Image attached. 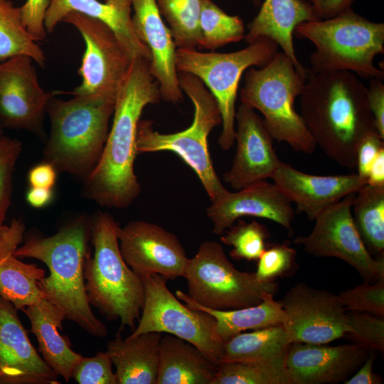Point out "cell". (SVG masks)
Returning a JSON list of instances; mask_svg holds the SVG:
<instances>
[{
  "label": "cell",
  "mask_w": 384,
  "mask_h": 384,
  "mask_svg": "<svg viewBox=\"0 0 384 384\" xmlns=\"http://www.w3.org/2000/svg\"><path fill=\"white\" fill-rule=\"evenodd\" d=\"M160 98L149 61L132 60L117 92L112 124L100 160L82 181L88 199L102 207L123 209L139 196L141 186L134 173L137 126L144 108Z\"/></svg>",
  "instance_id": "6da1fadb"
},
{
  "label": "cell",
  "mask_w": 384,
  "mask_h": 384,
  "mask_svg": "<svg viewBox=\"0 0 384 384\" xmlns=\"http://www.w3.org/2000/svg\"><path fill=\"white\" fill-rule=\"evenodd\" d=\"M299 97L301 116L316 146L338 165L355 168L358 145L377 132L367 87L359 77L346 70L307 68Z\"/></svg>",
  "instance_id": "7a4b0ae2"
},
{
  "label": "cell",
  "mask_w": 384,
  "mask_h": 384,
  "mask_svg": "<svg viewBox=\"0 0 384 384\" xmlns=\"http://www.w3.org/2000/svg\"><path fill=\"white\" fill-rule=\"evenodd\" d=\"M91 223L92 218L83 215L50 236L25 235L14 255L20 259L33 258L44 263L49 274L38 282L43 297L59 308L66 319L91 336L105 338L107 328L91 309L84 277Z\"/></svg>",
  "instance_id": "3957f363"
},
{
  "label": "cell",
  "mask_w": 384,
  "mask_h": 384,
  "mask_svg": "<svg viewBox=\"0 0 384 384\" xmlns=\"http://www.w3.org/2000/svg\"><path fill=\"white\" fill-rule=\"evenodd\" d=\"M69 100L54 98L47 105L50 122L44 161L57 171L84 181L98 163L109 133L115 100L72 94Z\"/></svg>",
  "instance_id": "277c9868"
},
{
  "label": "cell",
  "mask_w": 384,
  "mask_h": 384,
  "mask_svg": "<svg viewBox=\"0 0 384 384\" xmlns=\"http://www.w3.org/2000/svg\"><path fill=\"white\" fill-rule=\"evenodd\" d=\"M119 223L107 212L92 218L90 242L93 247L84 265V277L90 304L108 320L120 321L119 331L135 328L144 303V286L140 276L124 262L120 252Z\"/></svg>",
  "instance_id": "5b68a950"
},
{
  "label": "cell",
  "mask_w": 384,
  "mask_h": 384,
  "mask_svg": "<svg viewBox=\"0 0 384 384\" xmlns=\"http://www.w3.org/2000/svg\"><path fill=\"white\" fill-rule=\"evenodd\" d=\"M316 50L310 55L311 73L350 71L366 79L383 80L373 60L384 53V23L369 21L350 9L336 16L303 22L293 32Z\"/></svg>",
  "instance_id": "8992f818"
},
{
  "label": "cell",
  "mask_w": 384,
  "mask_h": 384,
  "mask_svg": "<svg viewBox=\"0 0 384 384\" xmlns=\"http://www.w3.org/2000/svg\"><path fill=\"white\" fill-rule=\"evenodd\" d=\"M306 78L283 52L265 66L250 68L240 90L241 103L260 111L273 139L288 144L294 151L314 153L316 144L304 121L294 109Z\"/></svg>",
  "instance_id": "52a82bcc"
},
{
  "label": "cell",
  "mask_w": 384,
  "mask_h": 384,
  "mask_svg": "<svg viewBox=\"0 0 384 384\" xmlns=\"http://www.w3.org/2000/svg\"><path fill=\"white\" fill-rule=\"evenodd\" d=\"M182 91L194 107L193 120L184 130L163 134L154 130L150 120L139 122L136 136L137 154L169 151L176 154L192 169L210 201L227 189L218 178L209 152L210 132L221 124L217 102L205 85L196 76L178 73Z\"/></svg>",
  "instance_id": "ba28073f"
},
{
  "label": "cell",
  "mask_w": 384,
  "mask_h": 384,
  "mask_svg": "<svg viewBox=\"0 0 384 384\" xmlns=\"http://www.w3.org/2000/svg\"><path fill=\"white\" fill-rule=\"evenodd\" d=\"M277 48L272 39L260 37L247 47L231 53L176 48L177 72L198 78L217 102L222 124L218 144L223 150L230 149L235 142V101L242 74L251 67L266 65L277 53Z\"/></svg>",
  "instance_id": "9c48e42d"
},
{
  "label": "cell",
  "mask_w": 384,
  "mask_h": 384,
  "mask_svg": "<svg viewBox=\"0 0 384 384\" xmlns=\"http://www.w3.org/2000/svg\"><path fill=\"white\" fill-rule=\"evenodd\" d=\"M183 277L189 297L209 309L230 310L254 306L267 293L275 294L274 280L260 281L255 272L237 270L226 256L223 246L215 241L202 242L188 258Z\"/></svg>",
  "instance_id": "30bf717a"
},
{
  "label": "cell",
  "mask_w": 384,
  "mask_h": 384,
  "mask_svg": "<svg viewBox=\"0 0 384 384\" xmlns=\"http://www.w3.org/2000/svg\"><path fill=\"white\" fill-rule=\"evenodd\" d=\"M144 286V303L130 336L147 332L169 334L196 346L213 363H220L224 341L216 331L215 319L209 313L183 304L159 274L141 276Z\"/></svg>",
  "instance_id": "8fae6325"
},
{
  "label": "cell",
  "mask_w": 384,
  "mask_h": 384,
  "mask_svg": "<svg viewBox=\"0 0 384 384\" xmlns=\"http://www.w3.org/2000/svg\"><path fill=\"white\" fill-rule=\"evenodd\" d=\"M356 193H351L323 211L314 220L311 232L298 236L294 243L306 253L317 257L341 259L366 280H384V260L375 259L364 244L355 225L352 203Z\"/></svg>",
  "instance_id": "7c38bea8"
},
{
  "label": "cell",
  "mask_w": 384,
  "mask_h": 384,
  "mask_svg": "<svg viewBox=\"0 0 384 384\" xmlns=\"http://www.w3.org/2000/svg\"><path fill=\"white\" fill-rule=\"evenodd\" d=\"M63 22L73 26L85 44L78 70L81 83L71 93L115 100L132 60L113 31L103 22L77 12L69 13Z\"/></svg>",
  "instance_id": "4fadbf2b"
},
{
  "label": "cell",
  "mask_w": 384,
  "mask_h": 384,
  "mask_svg": "<svg viewBox=\"0 0 384 384\" xmlns=\"http://www.w3.org/2000/svg\"><path fill=\"white\" fill-rule=\"evenodd\" d=\"M279 302L290 343L326 344L348 334L347 310L332 292L299 283Z\"/></svg>",
  "instance_id": "5bb4252c"
},
{
  "label": "cell",
  "mask_w": 384,
  "mask_h": 384,
  "mask_svg": "<svg viewBox=\"0 0 384 384\" xmlns=\"http://www.w3.org/2000/svg\"><path fill=\"white\" fill-rule=\"evenodd\" d=\"M34 63L26 55L0 63V126L42 135L53 94L40 85Z\"/></svg>",
  "instance_id": "9a60e30c"
},
{
  "label": "cell",
  "mask_w": 384,
  "mask_h": 384,
  "mask_svg": "<svg viewBox=\"0 0 384 384\" xmlns=\"http://www.w3.org/2000/svg\"><path fill=\"white\" fill-rule=\"evenodd\" d=\"M121 255L139 276L156 274L168 279L183 277L188 258L177 237L156 224L132 220L119 228Z\"/></svg>",
  "instance_id": "2e32d148"
},
{
  "label": "cell",
  "mask_w": 384,
  "mask_h": 384,
  "mask_svg": "<svg viewBox=\"0 0 384 384\" xmlns=\"http://www.w3.org/2000/svg\"><path fill=\"white\" fill-rule=\"evenodd\" d=\"M235 120L236 151L223 181L237 191L271 178L280 160L272 137L255 110L241 104Z\"/></svg>",
  "instance_id": "e0dca14e"
},
{
  "label": "cell",
  "mask_w": 384,
  "mask_h": 384,
  "mask_svg": "<svg viewBox=\"0 0 384 384\" xmlns=\"http://www.w3.org/2000/svg\"><path fill=\"white\" fill-rule=\"evenodd\" d=\"M206 213L215 235H222L242 217L267 219L292 233L294 218L292 203L274 183L267 181L235 192L225 191L211 201Z\"/></svg>",
  "instance_id": "ac0fdd59"
},
{
  "label": "cell",
  "mask_w": 384,
  "mask_h": 384,
  "mask_svg": "<svg viewBox=\"0 0 384 384\" xmlns=\"http://www.w3.org/2000/svg\"><path fill=\"white\" fill-rule=\"evenodd\" d=\"M18 311L0 296V384H59L31 343Z\"/></svg>",
  "instance_id": "d6986e66"
},
{
  "label": "cell",
  "mask_w": 384,
  "mask_h": 384,
  "mask_svg": "<svg viewBox=\"0 0 384 384\" xmlns=\"http://www.w3.org/2000/svg\"><path fill=\"white\" fill-rule=\"evenodd\" d=\"M368 357L356 344L335 346L291 343L286 357L290 384H324L344 381Z\"/></svg>",
  "instance_id": "ffe728a7"
},
{
  "label": "cell",
  "mask_w": 384,
  "mask_h": 384,
  "mask_svg": "<svg viewBox=\"0 0 384 384\" xmlns=\"http://www.w3.org/2000/svg\"><path fill=\"white\" fill-rule=\"evenodd\" d=\"M132 24L139 41L149 50L150 73L159 85L161 97L178 103L183 100L176 68V47L155 0H132Z\"/></svg>",
  "instance_id": "44dd1931"
},
{
  "label": "cell",
  "mask_w": 384,
  "mask_h": 384,
  "mask_svg": "<svg viewBox=\"0 0 384 384\" xmlns=\"http://www.w3.org/2000/svg\"><path fill=\"white\" fill-rule=\"evenodd\" d=\"M271 179L284 196L309 220L356 193L366 183L357 174L318 176L300 171L279 161Z\"/></svg>",
  "instance_id": "7402d4cb"
},
{
  "label": "cell",
  "mask_w": 384,
  "mask_h": 384,
  "mask_svg": "<svg viewBox=\"0 0 384 384\" xmlns=\"http://www.w3.org/2000/svg\"><path fill=\"white\" fill-rule=\"evenodd\" d=\"M131 11L132 0H49L44 25L47 33H50L69 13L82 14L108 26L132 60L142 58L150 62L149 49L133 30Z\"/></svg>",
  "instance_id": "603a6c76"
},
{
  "label": "cell",
  "mask_w": 384,
  "mask_h": 384,
  "mask_svg": "<svg viewBox=\"0 0 384 384\" xmlns=\"http://www.w3.org/2000/svg\"><path fill=\"white\" fill-rule=\"evenodd\" d=\"M25 231V223L16 218L0 228V296L18 310L43 298L38 282L46 276L43 269L23 262L14 255L24 240Z\"/></svg>",
  "instance_id": "cb8c5ba5"
},
{
  "label": "cell",
  "mask_w": 384,
  "mask_h": 384,
  "mask_svg": "<svg viewBox=\"0 0 384 384\" xmlns=\"http://www.w3.org/2000/svg\"><path fill=\"white\" fill-rule=\"evenodd\" d=\"M319 19L306 0H265L257 16L247 25L245 40L249 44L266 37L279 46L296 68L306 73L298 60L293 44V32L301 23Z\"/></svg>",
  "instance_id": "d4e9b609"
},
{
  "label": "cell",
  "mask_w": 384,
  "mask_h": 384,
  "mask_svg": "<svg viewBox=\"0 0 384 384\" xmlns=\"http://www.w3.org/2000/svg\"><path fill=\"white\" fill-rule=\"evenodd\" d=\"M22 311L29 320L31 332L37 339L41 357L58 377L69 382L73 368L83 356L74 351L69 341L60 334L65 315L44 298Z\"/></svg>",
  "instance_id": "484cf974"
},
{
  "label": "cell",
  "mask_w": 384,
  "mask_h": 384,
  "mask_svg": "<svg viewBox=\"0 0 384 384\" xmlns=\"http://www.w3.org/2000/svg\"><path fill=\"white\" fill-rule=\"evenodd\" d=\"M162 336L147 332L123 339L118 334L107 343L117 384H156Z\"/></svg>",
  "instance_id": "4316f807"
},
{
  "label": "cell",
  "mask_w": 384,
  "mask_h": 384,
  "mask_svg": "<svg viewBox=\"0 0 384 384\" xmlns=\"http://www.w3.org/2000/svg\"><path fill=\"white\" fill-rule=\"evenodd\" d=\"M218 365L193 344L164 334L156 384H212Z\"/></svg>",
  "instance_id": "83f0119b"
},
{
  "label": "cell",
  "mask_w": 384,
  "mask_h": 384,
  "mask_svg": "<svg viewBox=\"0 0 384 384\" xmlns=\"http://www.w3.org/2000/svg\"><path fill=\"white\" fill-rule=\"evenodd\" d=\"M176 297L191 309L210 314L216 321L217 334L224 342L247 330L283 325L287 319L280 302L274 299L272 293L265 294L262 301L256 305L230 310L207 309L181 290L176 292Z\"/></svg>",
  "instance_id": "f1b7e54d"
},
{
  "label": "cell",
  "mask_w": 384,
  "mask_h": 384,
  "mask_svg": "<svg viewBox=\"0 0 384 384\" xmlns=\"http://www.w3.org/2000/svg\"><path fill=\"white\" fill-rule=\"evenodd\" d=\"M290 344L282 324L242 332L224 342L220 363L286 361Z\"/></svg>",
  "instance_id": "f546056e"
},
{
  "label": "cell",
  "mask_w": 384,
  "mask_h": 384,
  "mask_svg": "<svg viewBox=\"0 0 384 384\" xmlns=\"http://www.w3.org/2000/svg\"><path fill=\"white\" fill-rule=\"evenodd\" d=\"M352 215L357 230L369 251L384 250V186L365 184L355 193Z\"/></svg>",
  "instance_id": "4dcf8cb0"
},
{
  "label": "cell",
  "mask_w": 384,
  "mask_h": 384,
  "mask_svg": "<svg viewBox=\"0 0 384 384\" xmlns=\"http://www.w3.org/2000/svg\"><path fill=\"white\" fill-rule=\"evenodd\" d=\"M18 55L30 57L43 67L44 51L23 24L20 7L10 0H0V63Z\"/></svg>",
  "instance_id": "1f68e13d"
},
{
  "label": "cell",
  "mask_w": 384,
  "mask_h": 384,
  "mask_svg": "<svg viewBox=\"0 0 384 384\" xmlns=\"http://www.w3.org/2000/svg\"><path fill=\"white\" fill-rule=\"evenodd\" d=\"M207 0H155L177 48H198L199 18Z\"/></svg>",
  "instance_id": "d6a6232c"
},
{
  "label": "cell",
  "mask_w": 384,
  "mask_h": 384,
  "mask_svg": "<svg viewBox=\"0 0 384 384\" xmlns=\"http://www.w3.org/2000/svg\"><path fill=\"white\" fill-rule=\"evenodd\" d=\"M198 48L214 50L238 42L245 35V26L238 16L224 12L212 0H207L199 18Z\"/></svg>",
  "instance_id": "836d02e7"
},
{
  "label": "cell",
  "mask_w": 384,
  "mask_h": 384,
  "mask_svg": "<svg viewBox=\"0 0 384 384\" xmlns=\"http://www.w3.org/2000/svg\"><path fill=\"white\" fill-rule=\"evenodd\" d=\"M212 384H290L286 361H228L218 365Z\"/></svg>",
  "instance_id": "e575fe53"
},
{
  "label": "cell",
  "mask_w": 384,
  "mask_h": 384,
  "mask_svg": "<svg viewBox=\"0 0 384 384\" xmlns=\"http://www.w3.org/2000/svg\"><path fill=\"white\" fill-rule=\"evenodd\" d=\"M267 228L260 223L238 222L221 235V242L232 247L230 255L236 260H258L265 248L268 238Z\"/></svg>",
  "instance_id": "d590c367"
},
{
  "label": "cell",
  "mask_w": 384,
  "mask_h": 384,
  "mask_svg": "<svg viewBox=\"0 0 384 384\" xmlns=\"http://www.w3.org/2000/svg\"><path fill=\"white\" fill-rule=\"evenodd\" d=\"M21 151V142L7 135L0 126V228L11 205L14 174Z\"/></svg>",
  "instance_id": "8d00e7d4"
},
{
  "label": "cell",
  "mask_w": 384,
  "mask_h": 384,
  "mask_svg": "<svg viewBox=\"0 0 384 384\" xmlns=\"http://www.w3.org/2000/svg\"><path fill=\"white\" fill-rule=\"evenodd\" d=\"M339 300L347 311L384 315V280L370 284L365 282L354 288L341 292Z\"/></svg>",
  "instance_id": "74e56055"
},
{
  "label": "cell",
  "mask_w": 384,
  "mask_h": 384,
  "mask_svg": "<svg viewBox=\"0 0 384 384\" xmlns=\"http://www.w3.org/2000/svg\"><path fill=\"white\" fill-rule=\"evenodd\" d=\"M348 316V334L358 344L368 350L384 351L383 316L370 313L349 311Z\"/></svg>",
  "instance_id": "f35d334b"
},
{
  "label": "cell",
  "mask_w": 384,
  "mask_h": 384,
  "mask_svg": "<svg viewBox=\"0 0 384 384\" xmlns=\"http://www.w3.org/2000/svg\"><path fill=\"white\" fill-rule=\"evenodd\" d=\"M296 255V250L286 244L274 245L265 249L258 258L257 278L270 281L289 274L295 267Z\"/></svg>",
  "instance_id": "ab89813d"
},
{
  "label": "cell",
  "mask_w": 384,
  "mask_h": 384,
  "mask_svg": "<svg viewBox=\"0 0 384 384\" xmlns=\"http://www.w3.org/2000/svg\"><path fill=\"white\" fill-rule=\"evenodd\" d=\"M72 378L78 384H117L112 363L106 351L83 357L73 368Z\"/></svg>",
  "instance_id": "60d3db41"
},
{
  "label": "cell",
  "mask_w": 384,
  "mask_h": 384,
  "mask_svg": "<svg viewBox=\"0 0 384 384\" xmlns=\"http://www.w3.org/2000/svg\"><path fill=\"white\" fill-rule=\"evenodd\" d=\"M48 3L49 0H26L20 6L23 24L37 41L44 40L48 33L44 18Z\"/></svg>",
  "instance_id": "b9f144b4"
},
{
  "label": "cell",
  "mask_w": 384,
  "mask_h": 384,
  "mask_svg": "<svg viewBox=\"0 0 384 384\" xmlns=\"http://www.w3.org/2000/svg\"><path fill=\"white\" fill-rule=\"evenodd\" d=\"M383 139L377 132L365 137L356 149L358 175L366 183L369 169L380 151L384 149Z\"/></svg>",
  "instance_id": "7bdbcfd3"
},
{
  "label": "cell",
  "mask_w": 384,
  "mask_h": 384,
  "mask_svg": "<svg viewBox=\"0 0 384 384\" xmlns=\"http://www.w3.org/2000/svg\"><path fill=\"white\" fill-rule=\"evenodd\" d=\"M367 87L368 102L375 127L380 137L384 139V85L383 80H370Z\"/></svg>",
  "instance_id": "ee69618b"
},
{
  "label": "cell",
  "mask_w": 384,
  "mask_h": 384,
  "mask_svg": "<svg viewBox=\"0 0 384 384\" xmlns=\"http://www.w3.org/2000/svg\"><path fill=\"white\" fill-rule=\"evenodd\" d=\"M56 179V169L50 163L45 161L32 167L28 174L30 187L53 188Z\"/></svg>",
  "instance_id": "f6af8a7d"
},
{
  "label": "cell",
  "mask_w": 384,
  "mask_h": 384,
  "mask_svg": "<svg viewBox=\"0 0 384 384\" xmlns=\"http://www.w3.org/2000/svg\"><path fill=\"white\" fill-rule=\"evenodd\" d=\"M319 19L336 16L350 9L354 0H307Z\"/></svg>",
  "instance_id": "bcb514c9"
},
{
  "label": "cell",
  "mask_w": 384,
  "mask_h": 384,
  "mask_svg": "<svg viewBox=\"0 0 384 384\" xmlns=\"http://www.w3.org/2000/svg\"><path fill=\"white\" fill-rule=\"evenodd\" d=\"M373 356H368L363 363L358 368L357 372L349 379L346 384H378L382 381L373 371L374 361Z\"/></svg>",
  "instance_id": "7dc6e473"
},
{
  "label": "cell",
  "mask_w": 384,
  "mask_h": 384,
  "mask_svg": "<svg viewBox=\"0 0 384 384\" xmlns=\"http://www.w3.org/2000/svg\"><path fill=\"white\" fill-rule=\"evenodd\" d=\"M53 198V188L40 187H30L26 195L27 203L35 208H41L48 206Z\"/></svg>",
  "instance_id": "c3c4849f"
},
{
  "label": "cell",
  "mask_w": 384,
  "mask_h": 384,
  "mask_svg": "<svg viewBox=\"0 0 384 384\" xmlns=\"http://www.w3.org/2000/svg\"><path fill=\"white\" fill-rule=\"evenodd\" d=\"M366 184L373 186H384V149H382L371 165Z\"/></svg>",
  "instance_id": "681fc988"
},
{
  "label": "cell",
  "mask_w": 384,
  "mask_h": 384,
  "mask_svg": "<svg viewBox=\"0 0 384 384\" xmlns=\"http://www.w3.org/2000/svg\"><path fill=\"white\" fill-rule=\"evenodd\" d=\"M102 1H107V0H102Z\"/></svg>",
  "instance_id": "f907efd6"
}]
</instances>
